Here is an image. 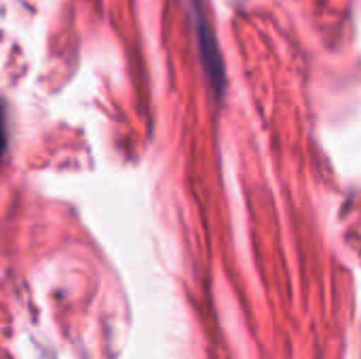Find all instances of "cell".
Wrapping results in <instances>:
<instances>
[{
    "instance_id": "cell-1",
    "label": "cell",
    "mask_w": 361,
    "mask_h": 359,
    "mask_svg": "<svg viewBox=\"0 0 361 359\" xmlns=\"http://www.w3.org/2000/svg\"><path fill=\"white\" fill-rule=\"evenodd\" d=\"M199 36H201V47H203V55H205V66L209 70V74L218 76V83L222 85V70H220V59L216 55V44H214V34L209 32L207 23L201 21L199 17Z\"/></svg>"
},
{
    "instance_id": "cell-2",
    "label": "cell",
    "mask_w": 361,
    "mask_h": 359,
    "mask_svg": "<svg viewBox=\"0 0 361 359\" xmlns=\"http://www.w3.org/2000/svg\"><path fill=\"white\" fill-rule=\"evenodd\" d=\"M6 138H8V133H6V118H4V106L0 104V159H2V154H4V150H6Z\"/></svg>"
}]
</instances>
